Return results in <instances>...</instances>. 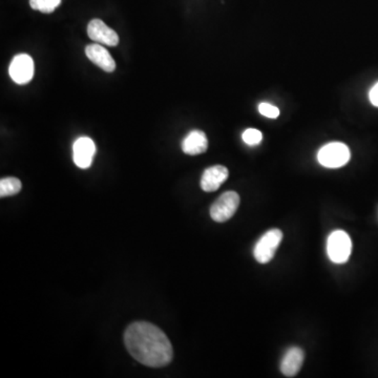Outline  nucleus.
<instances>
[{
	"label": "nucleus",
	"instance_id": "obj_1",
	"mask_svg": "<svg viewBox=\"0 0 378 378\" xmlns=\"http://www.w3.org/2000/svg\"><path fill=\"white\" fill-rule=\"evenodd\" d=\"M129 353L138 362L150 368H162L172 362L174 350L166 334L148 321H136L124 332Z\"/></svg>",
	"mask_w": 378,
	"mask_h": 378
},
{
	"label": "nucleus",
	"instance_id": "obj_2",
	"mask_svg": "<svg viewBox=\"0 0 378 378\" xmlns=\"http://www.w3.org/2000/svg\"><path fill=\"white\" fill-rule=\"evenodd\" d=\"M352 252V241L343 230H336L329 235L327 241V254L336 264H343L349 260Z\"/></svg>",
	"mask_w": 378,
	"mask_h": 378
},
{
	"label": "nucleus",
	"instance_id": "obj_3",
	"mask_svg": "<svg viewBox=\"0 0 378 378\" xmlns=\"http://www.w3.org/2000/svg\"><path fill=\"white\" fill-rule=\"evenodd\" d=\"M351 158L349 148L341 142L326 144L317 153V160L324 167L340 168L345 166Z\"/></svg>",
	"mask_w": 378,
	"mask_h": 378
},
{
	"label": "nucleus",
	"instance_id": "obj_4",
	"mask_svg": "<svg viewBox=\"0 0 378 378\" xmlns=\"http://www.w3.org/2000/svg\"><path fill=\"white\" fill-rule=\"evenodd\" d=\"M282 240L283 232L280 229L267 231L254 246V259L261 264L269 263L273 259Z\"/></svg>",
	"mask_w": 378,
	"mask_h": 378
},
{
	"label": "nucleus",
	"instance_id": "obj_5",
	"mask_svg": "<svg viewBox=\"0 0 378 378\" xmlns=\"http://www.w3.org/2000/svg\"><path fill=\"white\" fill-rule=\"evenodd\" d=\"M240 196L235 191H226L211 205V219L218 223H224L233 217L239 208Z\"/></svg>",
	"mask_w": 378,
	"mask_h": 378
},
{
	"label": "nucleus",
	"instance_id": "obj_6",
	"mask_svg": "<svg viewBox=\"0 0 378 378\" xmlns=\"http://www.w3.org/2000/svg\"><path fill=\"white\" fill-rule=\"evenodd\" d=\"M11 78L17 84H27L33 79L34 61L31 56L19 54L13 58L8 69Z\"/></svg>",
	"mask_w": 378,
	"mask_h": 378
},
{
	"label": "nucleus",
	"instance_id": "obj_7",
	"mask_svg": "<svg viewBox=\"0 0 378 378\" xmlns=\"http://www.w3.org/2000/svg\"><path fill=\"white\" fill-rule=\"evenodd\" d=\"M88 37L101 45L116 47L119 43V36L113 29L105 25L101 19L95 18L88 25Z\"/></svg>",
	"mask_w": 378,
	"mask_h": 378
},
{
	"label": "nucleus",
	"instance_id": "obj_8",
	"mask_svg": "<svg viewBox=\"0 0 378 378\" xmlns=\"http://www.w3.org/2000/svg\"><path fill=\"white\" fill-rule=\"evenodd\" d=\"M96 153V146L88 137H80L73 146V159L76 165L82 170L90 167Z\"/></svg>",
	"mask_w": 378,
	"mask_h": 378
},
{
	"label": "nucleus",
	"instance_id": "obj_9",
	"mask_svg": "<svg viewBox=\"0 0 378 378\" xmlns=\"http://www.w3.org/2000/svg\"><path fill=\"white\" fill-rule=\"evenodd\" d=\"M85 55L93 64L98 66L101 70L113 73L116 70V62L107 49L100 45H88L85 47Z\"/></svg>",
	"mask_w": 378,
	"mask_h": 378
},
{
	"label": "nucleus",
	"instance_id": "obj_10",
	"mask_svg": "<svg viewBox=\"0 0 378 378\" xmlns=\"http://www.w3.org/2000/svg\"><path fill=\"white\" fill-rule=\"evenodd\" d=\"M228 170L223 165H215L205 170L201 179V187L204 191L213 192L220 189L228 178Z\"/></svg>",
	"mask_w": 378,
	"mask_h": 378
},
{
	"label": "nucleus",
	"instance_id": "obj_11",
	"mask_svg": "<svg viewBox=\"0 0 378 378\" xmlns=\"http://www.w3.org/2000/svg\"><path fill=\"white\" fill-rule=\"evenodd\" d=\"M304 358L301 348L293 347L287 350L280 362V372L286 377H295L301 371Z\"/></svg>",
	"mask_w": 378,
	"mask_h": 378
},
{
	"label": "nucleus",
	"instance_id": "obj_12",
	"mask_svg": "<svg viewBox=\"0 0 378 378\" xmlns=\"http://www.w3.org/2000/svg\"><path fill=\"white\" fill-rule=\"evenodd\" d=\"M207 148H208V140H207L206 135L198 129L190 131L182 141V150L187 155H201L205 153Z\"/></svg>",
	"mask_w": 378,
	"mask_h": 378
},
{
	"label": "nucleus",
	"instance_id": "obj_13",
	"mask_svg": "<svg viewBox=\"0 0 378 378\" xmlns=\"http://www.w3.org/2000/svg\"><path fill=\"white\" fill-rule=\"evenodd\" d=\"M21 189H23L21 181L14 177H8V178L0 180V196L1 198L15 196L20 192Z\"/></svg>",
	"mask_w": 378,
	"mask_h": 378
},
{
	"label": "nucleus",
	"instance_id": "obj_14",
	"mask_svg": "<svg viewBox=\"0 0 378 378\" xmlns=\"http://www.w3.org/2000/svg\"><path fill=\"white\" fill-rule=\"evenodd\" d=\"M60 4L61 0H30V6L33 10L40 11L45 14L54 12Z\"/></svg>",
	"mask_w": 378,
	"mask_h": 378
},
{
	"label": "nucleus",
	"instance_id": "obj_15",
	"mask_svg": "<svg viewBox=\"0 0 378 378\" xmlns=\"http://www.w3.org/2000/svg\"><path fill=\"white\" fill-rule=\"evenodd\" d=\"M242 139L247 146H254L261 143L263 139L262 133L259 129H247L242 135Z\"/></svg>",
	"mask_w": 378,
	"mask_h": 378
},
{
	"label": "nucleus",
	"instance_id": "obj_16",
	"mask_svg": "<svg viewBox=\"0 0 378 378\" xmlns=\"http://www.w3.org/2000/svg\"><path fill=\"white\" fill-rule=\"evenodd\" d=\"M259 112L263 116L270 119H276L280 116V110L267 102L260 103V105H259Z\"/></svg>",
	"mask_w": 378,
	"mask_h": 378
},
{
	"label": "nucleus",
	"instance_id": "obj_17",
	"mask_svg": "<svg viewBox=\"0 0 378 378\" xmlns=\"http://www.w3.org/2000/svg\"><path fill=\"white\" fill-rule=\"evenodd\" d=\"M369 98H370L371 103H372L374 107H378V82L372 88H371Z\"/></svg>",
	"mask_w": 378,
	"mask_h": 378
}]
</instances>
